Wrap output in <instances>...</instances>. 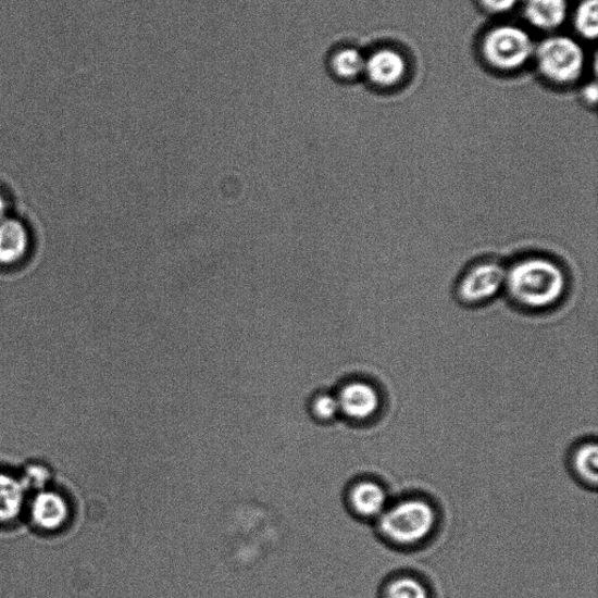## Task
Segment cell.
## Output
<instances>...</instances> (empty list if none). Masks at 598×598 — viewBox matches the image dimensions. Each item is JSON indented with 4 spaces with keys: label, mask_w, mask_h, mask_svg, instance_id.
Returning <instances> with one entry per match:
<instances>
[{
    "label": "cell",
    "mask_w": 598,
    "mask_h": 598,
    "mask_svg": "<svg viewBox=\"0 0 598 598\" xmlns=\"http://www.w3.org/2000/svg\"><path fill=\"white\" fill-rule=\"evenodd\" d=\"M30 234L22 220L8 216L0 222V265L21 263L28 254Z\"/></svg>",
    "instance_id": "4fadbf2b"
},
{
    "label": "cell",
    "mask_w": 598,
    "mask_h": 598,
    "mask_svg": "<svg viewBox=\"0 0 598 598\" xmlns=\"http://www.w3.org/2000/svg\"><path fill=\"white\" fill-rule=\"evenodd\" d=\"M521 7L526 22L544 33H553L571 15L570 0H523Z\"/></svg>",
    "instance_id": "7c38bea8"
},
{
    "label": "cell",
    "mask_w": 598,
    "mask_h": 598,
    "mask_svg": "<svg viewBox=\"0 0 598 598\" xmlns=\"http://www.w3.org/2000/svg\"><path fill=\"white\" fill-rule=\"evenodd\" d=\"M10 204L5 195L0 192V222L9 216Z\"/></svg>",
    "instance_id": "ffe728a7"
},
{
    "label": "cell",
    "mask_w": 598,
    "mask_h": 598,
    "mask_svg": "<svg viewBox=\"0 0 598 598\" xmlns=\"http://www.w3.org/2000/svg\"><path fill=\"white\" fill-rule=\"evenodd\" d=\"M379 598H433L427 580L414 572L389 575L382 585Z\"/></svg>",
    "instance_id": "9a60e30c"
},
{
    "label": "cell",
    "mask_w": 598,
    "mask_h": 598,
    "mask_svg": "<svg viewBox=\"0 0 598 598\" xmlns=\"http://www.w3.org/2000/svg\"><path fill=\"white\" fill-rule=\"evenodd\" d=\"M411 72L407 55L397 47L382 46L366 54L364 78L376 89L400 87Z\"/></svg>",
    "instance_id": "52a82bcc"
},
{
    "label": "cell",
    "mask_w": 598,
    "mask_h": 598,
    "mask_svg": "<svg viewBox=\"0 0 598 598\" xmlns=\"http://www.w3.org/2000/svg\"><path fill=\"white\" fill-rule=\"evenodd\" d=\"M27 490L23 478L0 471V526L13 524L26 510Z\"/></svg>",
    "instance_id": "5bb4252c"
},
{
    "label": "cell",
    "mask_w": 598,
    "mask_h": 598,
    "mask_svg": "<svg viewBox=\"0 0 598 598\" xmlns=\"http://www.w3.org/2000/svg\"><path fill=\"white\" fill-rule=\"evenodd\" d=\"M440 511L426 495L408 494L391 498L387 509L373 524L377 538L399 552H415L436 537Z\"/></svg>",
    "instance_id": "7a4b0ae2"
},
{
    "label": "cell",
    "mask_w": 598,
    "mask_h": 598,
    "mask_svg": "<svg viewBox=\"0 0 598 598\" xmlns=\"http://www.w3.org/2000/svg\"><path fill=\"white\" fill-rule=\"evenodd\" d=\"M311 415L320 422L332 423L340 418L339 403L336 393L320 391L311 399Z\"/></svg>",
    "instance_id": "e0dca14e"
},
{
    "label": "cell",
    "mask_w": 598,
    "mask_h": 598,
    "mask_svg": "<svg viewBox=\"0 0 598 598\" xmlns=\"http://www.w3.org/2000/svg\"><path fill=\"white\" fill-rule=\"evenodd\" d=\"M570 17L581 39L595 41L598 34V0H580Z\"/></svg>",
    "instance_id": "2e32d148"
},
{
    "label": "cell",
    "mask_w": 598,
    "mask_h": 598,
    "mask_svg": "<svg viewBox=\"0 0 598 598\" xmlns=\"http://www.w3.org/2000/svg\"><path fill=\"white\" fill-rule=\"evenodd\" d=\"M26 511L29 522L42 532H58L65 527L71 518V507L61 494L47 489L38 490L33 499L27 501Z\"/></svg>",
    "instance_id": "9c48e42d"
},
{
    "label": "cell",
    "mask_w": 598,
    "mask_h": 598,
    "mask_svg": "<svg viewBox=\"0 0 598 598\" xmlns=\"http://www.w3.org/2000/svg\"><path fill=\"white\" fill-rule=\"evenodd\" d=\"M483 11L493 15H503L521 7L523 0H477Z\"/></svg>",
    "instance_id": "ac0fdd59"
},
{
    "label": "cell",
    "mask_w": 598,
    "mask_h": 598,
    "mask_svg": "<svg viewBox=\"0 0 598 598\" xmlns=\"http://www.w3.org/2000/svg\"><path fill=\"white\" fill-rule=\"evenodd\" d=\"M597 84L591 83L582 89L581 98L589 107H595L597 103Z\"/></svg>",
    "instance_id": "d6986e66"
},
{
    "label": "cell",
    "mask_w": 598,
    "mask_h": 598,
    "mask_svg": "<svg viewBox=\"0 0 598 598\" xmlns=\"http://www.w3.org/2000/svg\"><path fill=\"white\" fill-rule=\"evenodd\" d=\"M570 290V273L552 256L533 251L507 264L503 294L519 311L532 314L553 311L565 301Z\"/></svg>",
    "instance_id": "6da1fadb"
},
{
    "label": "cell",
    "mask_w": 598,
    "mask_h": 598,
    "mask_svg": "<svg viewBox=\"0 0 598 598\" xmlns=\"http://www.w3.org/2000/svg\"><path fill=\"white\" fill-rule=\"evenodd\" d=\"M507 264L495 257L470 262L454 283L456 301L465 308H481L494 301L506 286Z\"/></svg>",
    "instance_id": "5b68a950"
},
{
    "label": "cell",
    "mask_w": 598,
    "mask_h": 598,
    "mask_svg": "<svg viewBox=\"0 0 598 598\" xmlns=\"http://www.w3.org/2000/svg\"><path fill=\"white\" fill-rule=\"evenodd\" d=\"M366 54L351 43H338L325 57V70L335 82L352 84L364 77Z\"/></svg>",
    "instance_id": "30bf717a"
},
{
    "label": "cell",
    "mask_w": 598,
    "mask_h": 598,
    "mask_svg": "<svg viewBox=\"0 0 598 598\" xmlns=\"http://www.w3.org/2000/svg\"><path fill=\"white\" fill-rule=\"evenodd\" d=\"M566 465L572 477L585 489L595 491L598 483V447L595 437L578 440L569 452Z\"/></svg>",
    "instance_id": "8fae6325"
},
{
    "label": "cell",
    "mask_w": 598,
    "mask_h": 598,
    "mask_svg": "<svg viewBox=\"0 0 598 598\" xmlns=\"http://www.w3.org/2000/svg\"><path fill=\"white\" fill-rule=\"evenodd\" d=\"M535 67L546 83L557 87L577 84L587 67V54L582 43L570 37L555 35L535 46Z\"/></svg>",
    "instance_id": "277c9868"
},
{
    "label": "cell",
    "mask_w": 598,
    "mask_h": 598,
    "mask_svg": "<svg viewBox=\"0 0 598 598\" xmlns=\"http://www.w3.org/2000/svg\"><path fill=\"white\" fill-rule=\"evenodd\" d=\"M340 418L356 426H367L383 415L384 391L369 377L356 376L345 381L335 391Z\"/></svg>",
    "instance_id": "8992f818"
},
{
    "label": "cell",
    "mask_w": 598,
    "mask_h": 598,
    "mask_svg": "<svg viewBox=\"0 0 598 598\" xmlns=\"http://www.w3.org/2000/svg\"><path fill=\"white\" fill-rule=\"evenodd\" d=\"M391 497L384 482L363 476L354 479L345 493L346 508L358 521L374 524L387 509Z\"/></svg>",
    "instance_id": "ba28073f"
},
{
    "label": "cell",
    "mask_w": 598,
    "mask_h": 598,
    "mask_svg": "<svg viewBox=\"0 0 598 598\" xmlns=\"http://www.w3.org/2000/svg\"><path fill=\"white\" fill-rule=\"evenodd\" d=\"M535 46L526 28L503 23L486 29L478 42V53L487 68L513 74L533 61Z\"/></svg>",
    "instance_id": "3957f363"
}]
</instances>
